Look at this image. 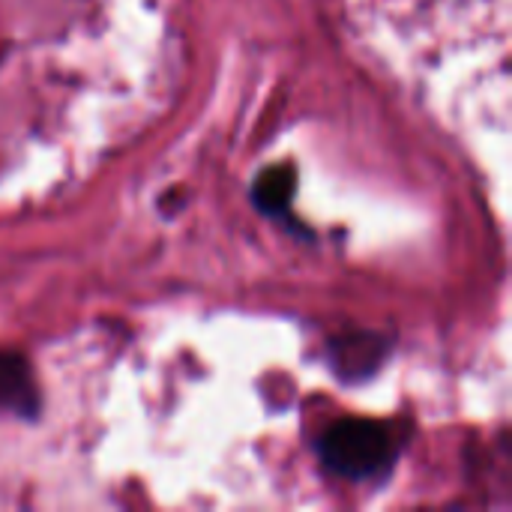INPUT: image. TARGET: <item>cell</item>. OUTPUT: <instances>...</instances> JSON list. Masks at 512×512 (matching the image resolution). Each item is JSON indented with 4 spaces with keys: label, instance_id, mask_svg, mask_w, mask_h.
<instances>
[{
    "label": "cell",
    "instance_id": "obj_1",
    "mask_svg": "<svg viewBox=\"0 0 512 512\" xmlns=\"http://www.w3.org/2000/svg\"><path fill=\"white\" fill-rule=\"evenodd\" d=\"M396 435L378 420H342L321 438L324 465L345 480H369L390 468Z\"/></svg>",
    "mask_w": 512,
    "mask_h": 512
},
{
    "label": "cell",
    "instance_id": "obj_2",
    "mask_svg": "<svg viewBox=\"0 0 512 512\" xmlns=\"http://www.w3.org/2000/svg\"><path fill=\"white\" fill-rule=\"evenodd\" d=\"M0 408L24 420H33L39 411V393L30 366L18 354L6 351H0Z\"/></svg>",
    "mask_w": 512,
    "mask_h": 512
},
{
    "label": "cell",
    "instance_id": "obj_3",
    "mask_svg": "<svg viewBox=\"0 0 512 512\" xmlns=\"http://www.w3.org/2000/svg\"><path fill=\"white\" fill-rule=\"evenodd\" d=\"M294 195V171L291 165H273L267 171H261V177L252 186V198L255 207L267 216H279L288 210Z\"/></svg>",
    "mask_w": 512,
    "mask_h": 512
},
{
    "label": "cell",
    "instance_id": "obj_4",
    "mask_svg": "<svg viewBox=\"0 0 512 512\" xmlns=\"http://www.w3.org/2000/svg\"><path fill=\"white\" fill-rule=\"evenodd\" d=\"M378 345L369 339V336H360V339H345V342H339L336 348H333V363H336V369L342 372V375H354V372H360V375H366V372H372V366H375V360H372V351H375Z\"/></svg>",
    "mask_w": 512,
    "mask_h": 512
}]
</instances>
